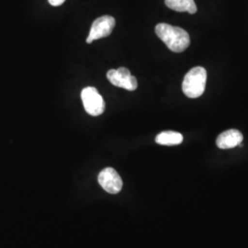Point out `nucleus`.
<instances>
[{
  "label": "nucleus",
  "instance_id": "nucleus-9",
  "mask_svg": "<svg viewBox=\"0 0 248 248\" xmlns=\"http://www.w3.org/2000/svg\"><path fill=\"white\" fill-rule=\"evenodd\" d=\"M155 142L161 145H177L183 142V136L177 132L167 131L159 133L155 138Z\"/></svg>",
  "mask_w": 248,
  "mask_h": 248
},
{
  "label": "nucleus",
  "instance_id": "nucleus-4",
  "mask_svg": "<svg viewBox=\"0 0 248 248\" xmlns=\"http://www.w3.org/2000/svg\"><path fill=\"white\" fill-rule=\"evenodd\" d=\"M107 78L113 86L129 91H133L138 87L136 78L133 77L130 70L125 67L110 69L107 73Z\"/></svg>",
  "mask_w": 248,
  "mask_h": 248
},
{
  "label": "nucleus",
  "instance_id": "nucleus-3",
  "mask_svg": "<svg viewBox=\"0 0 248 248\" xmlns=\"http://www.w3.org/2000/svg\"><path fill=\"white\" fill-rule=\"evenodd\" d=\"M81 99L85 110L91 116L101 115L105 110V102L98 90L93 87H88L82 90Z\"/></svg>",
  "mask_w": 248,
  "mask_h": 248
},
{
  "label": "nucleus",
  "instance_id": "nucleus-5",
  "mask_svg": "<svg viewBox=\"0 0 248 248\" xmlns=\"http://www.w3.org/2000/svg\"><path fill=\"white\" fill-rule=\"evenodd\" d=\"M115 18L111 16L106 15L97 18L90 28L89 35L87 38V43L91 44L95 40L110 35L115 27Z\"/></svg>",
  "mask_w": 248,
  "mask_h": 248
},
{
  "label": "nucleus",
  "instance_id": "nucleus-7",
  "mask_svg": "<svg viewBox=\"0 0 248 248\" xmlns=\"http://www.w3.org/2000/svg\"><path fill=\"white\" fill-rule=\"evenodd\" d=\"M243 142V134L238 130L231 129L221 133L217 140V146L221 149H231Z\"/></svg>",
  "mask_w": 248,
  "mask_h": 248
},
{
  "label": "nucleus",
  "instance_id": "nucleus-6",
  "mask_svg": "<svg viewBox=\"0 0 248 248\" xmlns=\"http://www.w3.org/2000/svg\"><path fill=\"white\" fill-rule=\"evenodd\" d=\"M98 180L99 185L103 187V189L110 194L119 193L124 185L122 177L112 168L103 169L98 174Z\"/></svg>",
  "mask_w": 248,
  "mask_h": 248
},
{
  "label": "nucleus",
  "instance_id": "nucleus-8",
  "mask_svg": "<svg viewBox=\"0 0 248 248\" xmlns=\"http://www.w3.org/2000/svg\"><path fill=\"white\" fill-rule=\"evenodd\" d=\"M169 9L177 12H188L194 14L197 12V6L194 0H165Z\"/></svg>",
  "mask_w": 248,
  "mask_h": 248
},
{
  "label": "nucleus",
  "instance_id": "nucleus-1",
  "mask_svg": "<svg viewBox=\"0 0 248 248\" xmlns=\"http://www.w3.org/2000/svg\"><path fill=\"white\" fill-rule=\"evenodd\" d=\"M155 33L169 50L174 53H182L190 45L188 33L179 27L160 23L155 27Z\"/></svg>",
  "mask_w": 248,
  "mask_h": 248
},
{
  "label": "nucleus",
  "instance_id": "nucleus-2",
  "mask_svg": "<svg viewBox=\"0 0 248 248\" xmlns=\"http://www.w3.org/2000/svg\"><path fill=\"white\" fill-rule=\"evenodd\" d=\"M207 72L203 67L197 66L186 73L183 83L182 90L187 98H200L206 87Z\"/></svg>",
  "mask_w": 248,
  "mask_h": 248
},
{
  "label": "nucleus",
  "instance_id": "nucleus-10",
  "mask_svg": "<svg viewBox=\"0 0 248 248\" xmlns=\"http://www.w3.org/2000/svg\"><path fill=\"white\" fill-rule=\"evenodd\" d=\"M48 1L53 7H58V6H61L62 4H63L65 0H48Z\"/></svg>",
  "mask_w": 248,
  "mask_h": 248
}]
</instances>
